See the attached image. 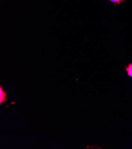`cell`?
I'll return each instance as SVG.
<instances>
[{"instance_id": "6da1fadb", "label": "cell", "mask_w": 132, "mask_h": 149, "mask_svg": "<svg viewBox=\"0 0 132 149\" xmlns=\"http://www.w3.org/2000/svg\"><path fill=\"white\" fill-rule=\"evenodd\" d=\"M7 100V94L3 89L2 86H0V105H3Z\"/></svg>"}, {"instance_id": "7a4b0ae2", "label": "cell", "mask_w": 132, "mask_h": 149, "mask_svg": "<svg viewBox=\"0 0 132 149\" xmlns=\"http://www.w3.org/2000/svg\"><path fill=\"white\" fill-rule=\"evenodd\" d=\"M125 70L127 72V76L132 78V63H130L127 66H126Z\"/></svg>"}, {"instance_id": "3957f363", "label": "cell", "mask_w": 132, "mask_h": 149, "mask_svg": "<svg viewBox=\"0 0 132 149\" xmlns=\"http://www.w3.org/2000/svg\"><path fill=\"white\" fill-rule=\"evenodd\" d=\"M109 1L113 3L114 5H119L123 2L124 0H109Z\"/></svg>"}]
</instances>
